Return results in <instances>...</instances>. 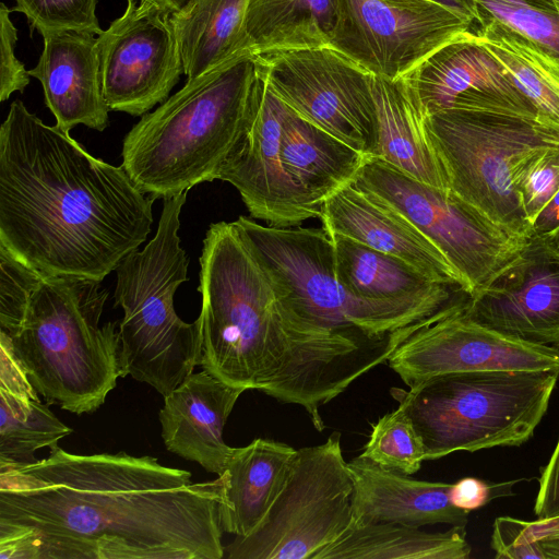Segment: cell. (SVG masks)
Returning a JSON list of instances; mask_svg holds the SVG:
<instances>
[{
	"mask_svg": "<svg viewBox=\"0 0 559 559\" xmlns=\"http://www.w3.org/2000/svg\"><path fill=\"white\" fill-rule=\"evenodd\" d=\"M424 127L448 188L493 223L531 236L521 187L531 168L559 152V126L500 109H447Z\"/></svg>",
	"mask_w": 559,
	"mask_h": 559,
	"instance_id": "52a82bcc",
	"label": "cell"
},
{
	"mask_svg": "<svg viewBox=\"0 0 559 559\" xmlns=\"http://www.w3.org/2000/svg\"><path fill=\"white\" fill-rule=\"evenodd\" d=\"M269 88L367 158L378 145L373 74L331 45L258 56Z\"/></svg>",
	"mask_w": 559,
	"mask_h": 559,
	"instance_id": "7c38bea8",
	"label": "cell"
},
{
	"mask_svg": "<svg viewBox=\"0 0 559 559\" xmlns=\"http://www.w3.org/2000/svg\"><path fill=\"white\" fill-rule=\"evenodd\" d=\"M133 1H138V0H133ZM139 1H144V0H139ZM155 1V0H154Z\"/></svg>",
	"mask_w": 559,
	"mask_h": 559,
	"instance_id": "f6af8a7d",
	"label": "cell"
},
{
	"mask_svg": "<svg viewBox=\"0 0 559 559\" xmlns=\"http://www.w3.org/2000/svg\"><path fill=\"white\" fill-rule=\"evenodd\" d=\"M11 9L0 4V100L4 102L14 92L23 93L29 84L28 70L15 57L17 29L10 19Z\"/></svg>",
	"mask_w": 559,
	"mask_h": 559,
	"instance_id": "d590c367",
	"label": "cell"
},
{
	"mask_svg": "<svg viewBox=\"0 0 559 559\" xmlns=\"http://www.w3.org/2000/svg\"><path fill=\"white\" fill-rule=\"evenodd\" d=\"M465 536V526L431 533L380 522L348 527L313 559H467L471 546Z\"/></svg>",
	"mask_w": 559,
	"mask_h": 559,
	"instance_id": "f1b7e54d",
	"label": "cell"
},
{
	"mask_svg": "<svg viewBox=\"0 0 559 559\" xmlns=\"http://www.w3.org/2000/svg\"><path fill=\"white\" fill-rule=\"evenodd\" d=\"M320 218L328 234L397 257L430 280L466 292L457 271L425 235L397 210L354 183L323 202Z\"/></svg>",
	"mask_w": 559,
	"mask_h": 559,
	"instance_id": "d6986e66",
	"label": "cell"
},
{
	"mask_svg": "<svg viewBox=\"0 0 559 559\" xmlns=\"http://www.w3.org/2000/svg\"><path fill=\"white\" fill-rule=\"evenodd\" d=\"M334 23V0H249L246 15L257 56L330 45Z\"/></svg>",
	"mask_w": 559,
	"mask_h": 559,
	"instance_id": "f546056e",
	"label": "cell"
},
{
	"mask_svg": "<svg viewBox=\"0 0 559 559\" xmlns=\"http://www.w3.org/2000/svg\"><path fill=\"white\" fill-rule=\"evenodd\" d=\"M200 266V366L230 385L304 407L318 431L320 407L384 362L374 340L302 323L236 222L210 226Z\"/></svg>",
	"mask_w": 559,
	"mask_h": 559,
	"instance_id": "3957f363",
	"label": "cell"
},
{
	"mask_svg": "<svg viewBox=\"0 0 559 559\" xmlns=\"http://www.w3.org/2000/svg\"><path fill=\"white\" fill-rule=\"evenodd\" d=\"M545 120L559 126V58L496 23L475 32Z\"/></svg>",
	"mask_w": 559,
	"mask_h": 559,
	"instance_id": "4dcf8cb0",
	"label": "cell"
},
{
	"mask_svg": "<svg viewBox=\"0 0 559 559\" xmlns=\"http://www.w3.org/2000/svg\"><path fill=\"white\" fill-rule=\"evenodd\" d=\"M154 199L20 99L0 127V248L47 276L102 282L138 250Z\"/></svg>",
	"mask_w": 559,
	"mask_h": 559,
	"instance_id": "7a4b0ae2",
	"label": "cell"
},
{
	"mask_svg": "<svg viewBox=\"0 0 559 559\" xmlns=\"http://www.w3.org/2000/svg\"><path fill=\"white\" fill-rule=\"evenodd\" d=\"M330 45L373 75L396 80L474 25L431 0H334Z\"/></svg>",
	"mask_w": 559,
	"mask_h": 559,
	"instance_id": "4fadbf2b",
	"label": "cell"
},
{
	"mask_svg": "<svg viewBox=\"0 0 559 559\" xmlns=\"http://www.w3.org/2000/svg\"><path fill=\"white\" fill-rule=\"evenodd\" d=\"M353 483L340 432L295 451L286 480L261 523L224 549L229 559H313L352 523Z\"/></svg>",
	"mask_w": 559,
	"mask_h": 559,
	"instance_id": "30bf717a",
	"label": "cell"
},
{
	"mask_svg": "<svg viewBox=\"0 0 559 559\" xmlns=\"http://www.w3.org/2000/svg\"><path fill=\"white\" fill-rule=\"evenodd\" d=\"M530 537L543 549L546 559H559V515L527 522Z\"/></svg>",
	"mask_w": 559,
	"mask_h": 559,
	"instance_id": "ab89813d",
	"label": "cell"
},
{
	"mask_svg": "<svg viewBox=\"0 0 559 559\" xmlns=\"http://www.w3.org/2000/svg\"><path fill=\"white\" fill-rule=\"evenodd\" d=\"M542 237L546 238L554 247H556L559 250V228L551 235Z\"/></svg>",
	"mask_w": 559,
	"mask_h": 559,
	"instance_id": "ee69618b",
	"label": "cell"
},
{
	"mask_svg": "<svg viewBox=\"0 0 559 559\" xmlns=\"http://www.w3.org/2000/svg\"><path fill=\"white\" fill-rule=\"evenodd\" d=\"M559 228V189L543 207L532 225L531 235L548 236Z\"/></svg>",
	"mask_w": 559,
	"mask_h": 559,
	"instance_id": "60d3db41",
	"label": "cell"
},
{
	"mask_svg": "<svg viewBox=\"0 0 559 559\" xmlns=\"http://www.w3.org/2000/svg\"><path fill=\"white\" fill-rule=\"evenodd\" d=\"M518 481L488 484L479 478L464 477L451 485L449 499L454 507L469 512L486 506L495 498L513 495L512 486Z\"/></svg>",
	"mask_w": 559,
	"mask_h": 559,
	"instance_id": "74e56055",
	"label": "cell"
},
{
	"mask_svg": "<svg viewBox=\"0 0 559 559\" xmlns=\"http://www.w3.org/2000/svg\"><path fill=\"white\" fill-rule=\"evenodd\" d=\"M469 295L419 321L388 359L411 389L433 376L486 370H559V348L487 328L466 311Z\"/></svg>",
	"mask_w": 559,
	"mask_h": 559,
	"instance_id": "5bb4252c",
	"label": "cell"
},
{
	"mask_svg": "<svg viewBox=\"0 0 559 559\" xmlns=\"http://www.w3.org/2000/svg\"><path fill=\"white\" fill-rule=\"evenodd\" d=\"M97 0H15L11 12L23 13L31 33L41 36L58 31H76L99 35Z\"/></svg>",
	"mask_w": 559,
	"mask_h": 559,
	"instance_id": "836d02e7",
	"label": "cell"
},
{
	"mask_svg": "<svg viewBox=\"0 0 559 559\" xmlns=\"http://www.w3.org/2000/svg\"><path fill=\"white\" fill-rule=\"evenodd\" d=\"M264 79V78H263ZM286 104L265 81L247 124L217 179L233 185L253 218L290 227L320 217L287 176L281 153Z\"/></svg>",
	"mask_w": 559,
	"mask_h": 559,
	"instance_id": "ac0fdd59",
	"label": "cell"
},
{
	"mask_svg": "<svg viewBox=\"0 0 559 559\" xmlns=\"http://www.w3.org/2000/svg\"><path fill=\"white\" fill-rule=\"evenodd\" d=\"M235 222L270 271L286 305L313 329L381 337L449 306L355 296L338 278L333 242L323 228L265 226L246 216Z\"/></svg>",
	"mask_w": 559,
	"mask_h": 559,
	"instance_id": "9c48e42d",
	"label": "cell"
},
{
	"mask_svg": "<svg viewBox=\"0 0 559 559\" xmlns=\"http://www.w3.org/2000/svg\"><path fill=\"white\" fill-rule=\"evenodd\" d=\"M0 353V471H5L35 463L37 450L57 447L72 429L41 403L1 340Z\"/></svg>",
	"mask_w": 559,
	"mask_h": 559,
	"instance_id": "484cf974",
	"label": "cell"
},
{
	"mask_svg": "<svg viewBox=\"0 0 559 559\" xmlns=\"http://www.w3.org/2000/svg\"><path fill=\"white\" fill-rule=\"evenodd\" d=\"M353 483L349 527L386 522L423 527L465 526L468 512L449 499L452 484L418 480L359 455L347 462Z\"/></svg>",
	"mask_w": 559,
	"mask_h": 559,
	"instance_id": "7402d4cb",
	"label": "cell"
},
{
	"mask_svg": "<svg viewBox=\"0 0 559 559\" xmlns=\"http://www.w3.org/2000/svg\"><path fill=\"white\" fill-rule=\"evenodd\" d=\"M187 192L164 199L155 236L141 251L128 254L117 266L115 306L119 323L124 376L169 394L202 359V329L176 313L174 296L188 281V258L178 230Z\"/></svg>",
	"mask_w": 559,
	"mask_h": 559,
	"instance_id": "8992f818",
	"label": "cell"
},
{
	"mask_svg": "<svg viewBox=\"0 0 559 559\" xmlns=\"http://www.w3.org/2000/svg\"><path fill=\"white\" fill-rule=\"evenodd\" d=\"M264 84L252 52L229 59L146 112L126 134L122 167L146 195L169 199L217 179Z\"/></svg>",
	"mask_w": 559,
	"mask_h": 559,
	"instance_id": "277c9868",
	"label": "cell"
},
{
	"mask_svg": "<svg viewBox=\"0 0 559 559\" xmlns=\"http://www.w3.org/2000/svg\"><path fill=\"white\" fill-rule=\"evenodd\" d=\"M456 12L473 24L477 23L475 0H431Z\"/></svg>",
	"mask_w": 559,
	"mask_h": 559,
	"instance_id": "b9f144b4",
	"label": "cell"
},
{
	"mask_svg": "<svg viewBox=\"0 0 559 559\" xmlns=\"http://www.w3.org/2000/svg\"><path fill=\"white\" fill-rule=\"evenodd\" d=\"M224 478L53 447L0 471V559H221Z\"/></svg>",
	"mask_w": 559,
	"mask_h": 559,
	"instance_id": "6da1fadb",
	"label": "cell"
},
{
	"mask_svg": "<svg viewBox=\"0 0 559 559\" xmlns=\"http://www.w3.org/2000/svg\"><path fill=\"white\" fill-rule=\"evenodd\" d=\"M559 370H486L433 376L392 389L426 449V460L456 451L518 447L533 437Z\"/></svg>",
	"mask_w": 559,
	"mask_h": 559,
	"instance_id": "ba28073f",
	"label": "cell"
},
{
	"mask_svg": "<svg viewBox=\"0 0 559 559\" xmlns=\"http://www.w3.org/2000/svg\"><path fill=\"white\" fill-rule=\"evenodd\" d=\"M249 0H187L170 13L187 79L252 52L246 28Z\"/></svg>",
	"mask_w": 559,
	"mask_h": 559,
	"instance_id": "83f0119b",
	"label": "cell"
},
{
	"mask_svg": "<svg viewBox=\"0 0 559 559\" xmlns=\"http://www.w3.org/2000/svg\"><path fill=\"white\" fill-rule=\"evenodd\" d=\"M295 451L288 444L262 438L233 448L222 474L223 532L246 537L261 523L286 480Z\"/></svg>",
	"mask_w": 559,
	"mask_h": 559,
	"instance_id": "603a6c76",
	"label": "cell"
},
{
	"mask_svg": "<svg viewBox=\"0 0 559 559\" xmlns=\"http://www.w3.org/2000/svg\"><path fill=\"white\" fill-rule=\"evenodd\" d=\"M380 159L430 186L448 188L444 173L428 139L421 117L401 79L373 75ZM449 189V188H448Z\"/></svg>",
	"mask_w": 559,
	"mask_h": 559,
	"instance_id": "4316f807",
	"label": "cell"
},
{
	"mask_svg": "<svg viewBox=\"0 0 559 559\" xmlns=\"http://www.w3.org/2000/svg\"><path fill=\"white\" fill-rule=\"evenodd\" d=\"M245 391L204 369L191 373L164 396L158 417L166 449L222 475L233 450L224 442L223 429Z\"/></svg>",
	"mask_w": 559,
	"mask_h": 559,
	"instance_id": "44dd1931",
	"label": "cell"
},
{
	"mask_svg": "<svg viewBox=\"0 0 559 559\" xmlns=\"http://www.w3.org/2000/svg\"><path fill=\"white\" fill-rule=\"evenodd\" d=\"M477 24L496 23L559 58V12L551 0H475Z\"/></svg>",
	"mask_w": 559,
	"mask_h": 559,
	"instance_id": "1f68e13d",
	"label": "cell"
},
{
	"mask_svg": "<svg viewBox=\"0 0 559 559\" xmlns=\"http://www.w3.org/2000/svg\"><path fill=\"white\" fill-rule=\"evenodd\" d=\"M169 15L154 0H127L123 14L97 35L102 92L109 110L143 116L165 102L185 74Z\"/></svg>",
	"mask_w": 559,
	"mask_h": 559,
	"instance_id": "9a60e30c",
	"label": "cell"
},
{
	"mask_svg": "<svg viewBox=\"0 0 559 559\" xmlns=\"http://www.w3.org/2000/svg\"><path fill=\"white\" fill-rule=\"evenodd\" d=\"M342 284L355 296L394 302L450 305L468 294L437 283L411 263L338 234H329Z\"/></svg>",
	"mask_w": 559,
	"mask_h": 559,
	"instance_id": "cb8c5ba5",
	"label": "cell"
},
{
	"mask_svg": "<svg viewBox=\"0 0 559 559\" xmlns=\"http://www.w3.org/2000/svg\"><path fill=\"white\" fill-rule=\"evenodd\" d=\"M538 483L534 504L537 519L559 515V438L548 463L542 468Z\"/></svg>",
	"mask_w": 559,
	"mask_h": 559,
	"instance_id": "f35d334b",
	"label": "cell"
},
{
	"mask_svg": "<svg viewBox=\"0 0 559 559\" xmlns=\"http://www.w3.org/2000/svg\"><path fill=\"white\" fill-rule=\"evenodd\" d=\"M403 214L447 258L469 296L524 248L530 237L509 231L448 188L421 182L368 158L353 182Z\"/></svg>",
	"mask_w": 559,
	"mask_h": 559,
	"instance_id": "8fae6325",
	"label": "cell"
},
{
	"mask_svg": "<svg viewBox=\"0 0 559 559\" xmlns=\"http://www.w3.org/2000/svg\"><path fill=\"white\" fill-rule=\"evenodd\" d=\"M490 547L498 559H546L540 546L530 537L527 522L511 516L495 520Z\"/></svg>",
	"mask_w": 559,
	"mask_h": 559,
	"instance_id": "8d00e7d4",
	"label": "cell"
},
{
	"mask_svg": "<svg viewBox=\"0 0 559 559\" xmlns=\"http://www.w3.org/2000/svg\"><path fill=\"white\" fill-rule=\"evenodd\" d=\"M466 311L495 331L559 348V250L531 235L522 251L469 296Z\"/></svg>",
	"mask_w": 559,
	"mask_h": 559,
	"instance_id": "2e32d148",
	"label": "cell"
},
{
	"mask_svg": "<svg viewBox=\"0 0 559 559\" xmlns=\"http://www.w3.org/2000/svg\"><path fill=\"white\" fill-rule=\"evenodd\" d=\"M400 79L423 118L447 109L479 108L540 117L473 31L449 40Z\"/></svg>",
	"mask_w": 559,
	"mask_h": 559,
	"instance_id": "e0dca14e",
	"label": "cell"
},
{
	"mask_svg": "<svg viewBox=\"0 0 559 559\" xmlns=\"http://www.w3.org/2000/svg\"><path fill=\"white\" fill-rule=\"evenodd\" d=\"M43 39L38 62L28 74L40 82L56 126L68 133L78 124L104 131L109 108L102 92L97 37L58 31Z\"/></svg>",
	"mask_w": 559,
	"mask_h": 559,
	"instance_id": "ffe728a7",
	"label": "cell"
},
{
	"mask_svg": "<svg viewBox=\"0 0 559 559\" xmlns=\"http://www.w3.org/2000/svg\"><path fill=\"white\" fill-rule=\"evenodd\" d=\"M102 282L33 270L26 298L0 320L4 341L49 404L92 413L124 378L119 324L99 321L108 297Z\"/></svg>",
	"mask_w": 559,
	"mask_h": 559,
	"instance_id": "5b68a950",
	"label": "cell"
},
{
	"mask_svg": "<svg viewBox=\"0 0 559 559\" xmlns=\"http://www.w3.org/2000/svg\"><path fill=\"white\" fill-rule=\"evenodd\" d=\"M360 455L409 476L417 473L426 461V449L412 419L399 406L372 425Z\"/></svg>",
	"mask_w": 559,
	"mask_h": 559,
	"instance_id": "d6a6232c",
	"label": "cell"
},
{
	"mask_svg": "<svg viewBox=\"0 0 559 559\" xmlns=\"http://www.w3.org/2000/svg\"><path fill=\"white\" fill-rule=\"evenodd\" d=\"M284 169L305 199L321 210L323 202L350 185L368 159L286 105L281 140Z\"/></svg>",
	"mask_w": 559,
	"mask_h": 559,
	"instance_id": "d4e9b609",
	"label": "cell"
},
{
	"mask_svg": "<svg viewBox=\"0 0 559 559\" xmlns=\"http://www.w3.org/2000/svg\"><path fill=\"white\" fill-rule=\"evenodd\" d=\"M559 189V152L539 159L527 173L521 194L526 219L531 227L539 212Z\"/></svg>",
	"mask_w": 559,
	"mask_h": 559,
	"instance_id": "e575fe53",
	"label": "cell"
},
{
	"mask_svg": "<svg viewBox=\"0 0 559 559\" xmlns=\"http://www.w3.org/2000/svg\"><path fill=\"white\" fill-rule=\"evenodd\" d=\"M158 4H160L166 11L169 13L179 10L187 0H155Z\"/></svg>",
	"mask_w": 559,
	"mask_h": 559,
	"instance_id": "7bdbcfd3",
	"label": "cell"
}]
</instances>
